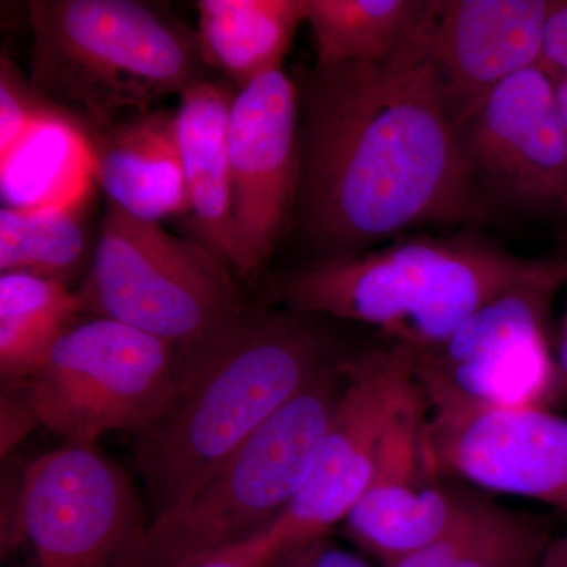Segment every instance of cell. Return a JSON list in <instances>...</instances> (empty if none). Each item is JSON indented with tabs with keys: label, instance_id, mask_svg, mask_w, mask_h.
Segmentation results:
<instances>
[{
	"label": "cell",
	"instance_id": "cell-15",
	"mask_svg": "<svg viewBox=\"0 0 567 567\" xmlns=\"http://www.w3.org/2000/svg\"><path fill=\"white\" fill-rule=\"evenodd\" d=\"M84 137L92 178L107 203L155 223L192 210L175 112H141Z\"/></svg>",
	"mask_w": 567,
	"mask_h": 567
},
{
	"label": "cell",
	"instance_id": "cell-30",
	"mask_svg": "<svg viewBox=\"0 0 567 567\" xmlns=\"http://www.w3.org/2000/svg\"><path fill=\"white\" fill-rule=\"evenodd\" d=\"M319 540L292 544V546L284 548L270 567H315L316 548Z\"/></svg>",
	"mask_w": 567,
	"mask_h": 567
},
{
	"label": "cell",
	"instance_id": "cell-23",
	"mask_svg": "<svg viewBox=\"0 0 567 567\" xmlns=\"http://www.w3.org/2000/svg\"><path fill=\"white\" fill-rule=\"evenodd\" d=\"M561 284L565 282H533L499 295L468 317L442 346L417 353V361L446 368L527 339L546 338L551 298Z\"/></svg>",
	"mask_w": 567,
	"mask_h": 567
},
{
	"label": "cell",
	"instance_id": "cell-4",
	"mask_svg": "<svg viewBox=\"0 0 567 567\" xmlns=\"http://www.w3.org/2000/svg\"><path fill=\"white\" fill-rule=\"evenodd\" d=\"M31 82L82 134L153 110L200 80L196 33L136 0H35Z\"/></svg>",
	"mask_w": 567,
	"mask_h": 567
},
{
	"label": "cell",
	"instance_id": "cell-33",
	"mask_svg": "<svg viewBox=\"0 0 567 567\" xmlns=\"http://www.w3.org/2000/svg\"><path fill=\"white\" fill-rule=\"evenodd\" d=\"M559 361H561L563 369L567 374V331L565 339H563L561 350H559Z\"/></svg>",
	"mask_w": 567,
	"mask_h": 567
},
{
	"label": "cell",
	"instance_id": "cell-7",
	"mask_svg": "<svg viewBox=\"0 0 567 567\" xmlns=\"http://www.w3.org/2000/svg\"><path fill=\"white\" fill-rule=\"evenodd\" d=\"M182 353L166 339L99 316L71 324L28 382L14 388L65 445L96 446L107 432L134 435L151 420Z\"/></svg>",
	"mask_w": 567,
	"mask_h": 567
},
{
	"label": "cell",
	"instance_id": "cell-29",
	"mask_svg": "<svg viewBox=\"0 0 567 567\" xmlns=\"http://www.w3.org/2000/svg\"><path fill=\"white\" fill-rule=\"evenodd\" d=\"M315 567H371L363 558L334 546L328 537L317 543Z\"/></svg>",
	"mask_w": 567,
	"mask_h": 567
},
{
	"label": "cell",
	"instance_id": "cell-27",
	"mask_svg": "<svg viewBox=\"0 0 567 567\" xmlns=\"http://www.w3.org/2000/svg\"><path fill=\"white\" fill-rule=\"evenodd\" d=\"M539 69L557 81L567 73V2L555 0L544 29Z\"/></svg>",
	"mask_w": 567,
	"mask_h": 567
},
{
	"label": "cell",
	"instance_id": "cell-8",
	"mask_svg": "<svg viewBox=\"0 0 567 567\" xmlns=\"http://www.w3.org/2000/svg\"><path fill=\"white\" fill-rule=\"evenodd\" d=\"M145 522L125 472L96 446L63 445L22 470L2 557L24 567H132Z\"/></svg>",
	"mask_w": 567,
	"mask_h": 567
},
{
	"label": "cell",
	"instance_id": "cell-11",
	"mask_svg": "<svg viewBox=\"0 0 567 567\" xmlns=\"http://www.w3.org/2000/svg\"><path fill=\"white\" fill-rule=\"evenodd\" d=\"M457 132L486 205L567 204L566 126L539 66L502 82Z\"/></svg>",
	"mask_w": 567,
	"mask_h": 567
},
{
	"label": "cell",
	"instance_id": "cell-28",
	"mask_svg": "<svg viewBox=\"0 0 567 567\" xmlns=\"http://www.w3.org/2000/svg\"><path fill=\"white\" fill-rule=\"evenodd\" d=\"M39 425L37 416L33 415L31 405L25 401L24 395L18 390L17 394H7L2 399V457L13 450L14 445L21 442L32 427Z\"/></svg>",
	"mask_w": 567,
	"mask_h": 567
},
{
	"label": "cell",
	"instance_id": "cell-21",
	"mask_svg": "<svg viewBox=\"0 0 567 567\" xmlns=\"http://www.w3.org/2000/svg\"><path fill=\"white\" fill-rule=\"evenodd\" d=\"M89 175L84 134L63 114L33 128L0 162L3 200L9 207L65 203L87 192Z\"/></svg>",
	"mask_w": 567,
	"mask_h": 567
},
{
	"label": "cell",
	"instance_id": "cell-17",
	"mask_svg": "<svg viewBox=\"0 0 567 567\" xmlns=\"http://www.w3.org/2000/svg\"><path fill=\"white\" fill-rule=\"evenodd\" d=\"M197 11L205 65L221 71L238 89L282 69L306 22V0H200Z\"/></svg>",
	"mask_w": 567,
	"mask_h": 567
},
{
	"label": "cell",
	"instance_id": "cell-1",
	"mask_svg": "<svg viewBox=\"0 0 567 567\" xmlns=\"http://www.w3.org/2000/svg\"><path fill=\"white\" fill-rule=\"evenodd\" d=\"M436 9L394 54L316 65L300 92L292 218L323 259L412 227L486 218L432 65Z\"/></svg>",
	"mask_w": 567,
	"mask_h": 567
},
{
	"label": "cell",
	"instance_id": "cell-9",
	"mask_svg": "<svg viewBox=\"0 0 567 567\" xmlns=\"http://www.w3.org/2000/svg\"><path fill=\"white\" fill-rule=\"evenodd\" d=\"M427 417L425 453L436 476H457L498 494L525 496L567 514V420L537 406L466 401L417 371Z\"/></svg>",
	"mask_w": 567,
	"mask_h": 567
},
{
	"label": "cell",
	"instance_id": "cell-10",
	"mask_svg": "<svg viewBox=\"0 0 567 567\" xmlns=\"http://www.w3.org/2000/svg\"><path fill=\"white\" fill-rule=\"evenodd\" d=\"M416 358L393 342L342 363L344 386L311 475L279 517L295 543L322 539L344 524L371 481L388 425L420 390Z\"/></svg>",
	"mask_w": 567,
	"mask_h": 567
},
{
	"label": "cell",
	"instance_id": "cell-25",
	"mask_svg": "<svg viewBox=\"0 0 567 567\" xmlns=\"http://www.w3.org/2000/svg\"><path fill=\"white\" fill-rule=\"evenodd\" d=\"M62 112L52 107L22 80L10 59L0 61V162L9 158L33 128Z\"/></svg>",
	"mask_w": 567,
	"mask_h": 567
},
{
	"label": "cell",
	"instance_id": "cell-3",
	"mask_svg": "<svg viewBox=\"0 0 567 567\" xmlns=\"http://www.w3.org/2000/svg\"><path fill=\"white\" fill-rule=\"evenodd\" d=\"M567 281V265L524 259L480 238H410L328 257L276 286L289 311L380 328L416 353L446 342L488 301L527 284Z\"/></svg>",
	"mask_w": 567,
	"mask_h": 567
},
{
	"label": "cell",
	"instance_id": "cell-18",
	"mask_svg": "<svg viewBox=\"0 0 567 567\" xmlns=\"http://www.w3.org/2000/svg\"><path fill=\"white\" fill-rule=\"evenodd\" d=\"M551 529L546 516L465 496L434 543L391 567H537Z\"/></svg>",
	"mask_w": 567,
	"mask_h": 567
},
{
	"label": "cell",
	"instance_id": "cell-20",
	"mask_svg": "<svg viewBox=\"0 0 567 567\" xmlns=\"http://www.w3.org/2000/svg\"><path fill=\"white\" fill-rule=\"evenodd\" d=\"M434 0H306L316 65L382 61L404 47Z\"/></svg>",
	"mask_w": 567,
	"mask_h": 567
},
{
	"label": "cell",
	"instance_id": "cell-12",
	"mask_svg": "<svg viewBox=\"0 0 567 567\" xmlns=\"http://www.w3.org/2000/svg\"><path fill=\"white\" fill-rule=\"evenodd\" d=\"M227 145L235 235L248 278L274 254L297 196L300 91L286 71H270L238 89Z\"/></svg>",
	"mask_w": 567,
	"mask_h": 567
},
{
	"label": "cell",
	"instance_id": "cell-19",
	"mask_svg": "<svg viewBox=\"0 0 567 567\" xmlns=\"http://www.w3.org/2000/svg\"><path fill=\"white\" fill-rule=\"evenodd\" d=\"M85 312L80 290L48 276L0 275V374L20 386L37 371L52 344Z\"/></svg>",
	"mask_w": 567,
	"mask_h": 567
},
{
	"label": "cell",
	"instance_id": "cell-16",
	"mask_svg": "<svg viewBox=\"0 0 567 567\" xmlns=\"http://www.w3.org/2000/svg\"><path fill=\"white\" fill-rule=\"evenodd\" d=\"M234 95L218 82L194 81L178 95L175 128L197 240L245 278L244 256L235 235L227 145Z\"/></svg>",
	"mask_w": 567,
	"mask_h": 567
},
{
	"label": "cell",
	"instance_id": "cell-2",
	"mask_svg": "<svg viewBox=\"0 0 567 567\" xmlns=\"http://www.w3.org/2000/svg\"><path fill=\"white\" fill-rule=\"evenodd\" d=\"M327 364L322 333L311 317L292 311L246 312L183 352L162 404L133 435L151 520L192 494Z\"/></svg>",
	"mask_w": 567,
	"mask_h": 567
},
{
	"label": "cell",
	"instance_id": "cell-13",
	"mask_svg": "<svg viewBox=\"0 0 567 567\" xmlns=\"http://www.w3.org/2000/svg\"><path fill=\"white\" fill-rule=\"evenodd\" d=\"M425 417L420 385L388 425L371 481L342 524L350 539L383 567L434 543L464 503L465 496L443 487L429 464Z\"/></svg>",
	"mask_w": 567,
	"mask_h": 567
},
{
	"label": "cell",
	"instance_id": "cell-32",
	"mask_svg": "<svg viewBox=\"0 0 567 567\" xmlns=\"http://www.w3.org/2000/svg\"><path fill=\"white\" fill-rule=\"evenodd\" d=\"M555 92H557L559 114H561L563 123H565L567 132V73L555 81Z\"/></svg>",
	"mask_w": 567,
	"mask_h": 567
},
{
	"label": "cell",
	"instance_id": "cell-22",
	"mask_svg": "<svg viewBox=\"0 0 567 567\" xmlns=\"http://www.w3.org/2000/svg\"><path fill=\"white\" fill-rule=\"evenodd\" d=\"M87 192L65 203L0 210V270L24 271L65 281L85 248Z\"/></svg>",
	"mask_w": 567,
	"mask_h": 567
},
{
	"label": "cell",
	"instance_id": "cell-14",
	"mask_svg": "<svg viewBox=\"0 0 567 567\" xmlns=\"http://www.w3.org/2000/svg\"><path fill=\"white\" fill-rule=\"evenodd\" d=\"M555 0H439L431 59L451 121L462 123L488 93L539 66Z\"/></svg>",
	"mask_w": 567,
	"mask_h": 567
},
{
	"label": "cell",
	"instance_id": "cell-24",
	"mask_svg": "<svg viewBox=\"0 0 567 567\" xmlns=\"http://www.w3.org/2000/svg\"><path fill=\"white\" fill-rule=\"evenodd\" d=\"M416 368L466 401L502 409L537 406L551 379L547 338L527 339L468 363L446 368L424 364L416 358Z\"/></svg>",
	"mask_w": 567,
	"mask_h": 567
},
{
	"label": "cell",
	"instance_id": "cell-31",
	"mask_svg": "<svg viewBox=\"0 0 567 567\" xmlns=\"http://www.w3.org/2000/svg\"><path fill=\"white\" fill-rule=\"evenodd\" d=\"M537 567H567V532L551 539Z\"/></svg>",
	"mask_w": 567,
	"mask_h": 567
},
{
	"label": "cell",
	"instance_id": "cell-5",
	"mask_svg": "<svg viewBox=\"0 0 567 567\" xmlns=\"http://www.w3.org/2000/svg\"><path fill=\"white\" fill-rule=\"evenodd\" d=\"M328 363L178 505L148 522L132 567H171L265 532L311 475L344 386Z\"/></svg>",
	"mask_w": 567,
	"mask_h": 567
},
{
	"label": "cell",
	"instance_id": "cell-26",
	"mask_svg": "<svg viewBox=\"0 0 567 567\" xmlns=\"http://www.w3.org/2000/svg\"><path fill=\"white\" fill-rule=\"evenodd\" d=\"M292 544L293 537L278 518L251 539L197 555L171 567H270L284 548Z\"/></svg>",
	"mask_w": 567,
	"mask_h": 567
},
{
	"label": "cell",
	"instance_id": "cell-6",
	"mask_svg": "<svg viewBox=\"0 0 567 567\" xmlns=\"http://www.w3.org/2000/svg\"><path fill=\"white\" fill-rule=\"evenodd\" d=\"M233 268L203 241L174 237L162 224L107 203L85 311L199 349L246 315Z\"/></svg>",
	"mask_w": 567,
	"mask_h": 567
}]
</instances>
